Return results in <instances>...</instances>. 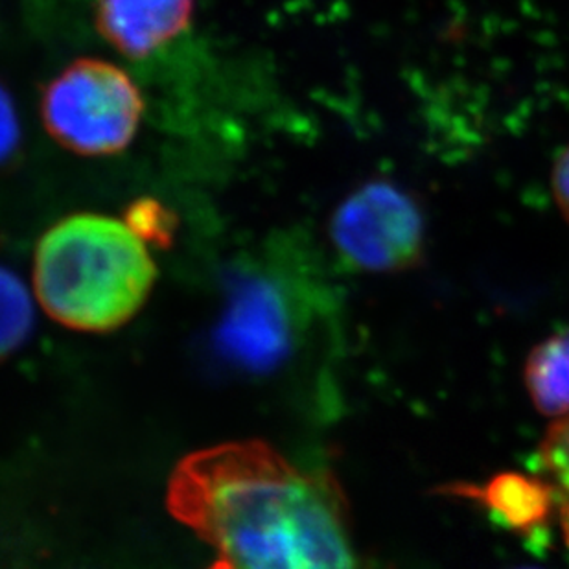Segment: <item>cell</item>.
<instances>
[{
    "label": "cell",
    "mask_w": 569,
    "mask_h": 569,
    "mask_svg": "<svg viewBox=\"0 0 569 569\" xmlns=\"http://www.w3.org/2000/svg\"><path fill=\"white\" fill-rule=\"evenodd\" d=\"M124 221L129 229L144 242L168 246L172 242L178 218L167 204L153 198L137 199L126 210Z\"/></svg>",
    "instance_id": "11"
},
{
    "label": "cell",
    "mask_w": 569,
    "mask_h": 569,
    "mask_svg": "<svg viewBox=\"0 0 569 569\" xmlns=\"http://www.w3.org/2000/svg\"><path fill=\"white\" fill-rule=\"evenodd\" d=\"M32 325V301L21 280L2 273V350L8 355L27 339Z\"/></svg>",
    "instance_id": "10"
},
{
    "label": "cell",
    "mask_w": 569,
    "mask_h": 569,
    "mask_svg": "<svg viewBox=\"0 0 569 569\" xmlns=\"http://www.w3.org/2000/svg\"><path fill=\"white\" fill-rule=\"evenodd\" d=\"M542 478L551 485L560 527L569 548V417L549 428L538 448Z\"/></svg>",
    "instance_id": "9"
},
{
    "label": "cell",
    "mask_w": 569,
    "mask_h": 569,
    "mask_svg": "<svg viewBox=\"0 0 569 569\" xmlns=\"http://www.w3.org/2000/svg\"><path fill=\"white\" fill-rule=\"evenodd\" d=\"M551 187H553L555 201L560 214L569 221V146L560 151V156L555 161Z\"/></svg>",
    "instance_id": "12"
},
{
    "label": "cell",
    "mask_w": 569,
    "mask_h": 569,
    "mask_svg": "<svg viewBox=\"0 0 569 569\" xmlns=\"http://www.w3.org/2000/svg\"><path fill=\"white\" fill-rule=\"evenodd\" d=\"M453 495L476 501L501 527L518 535H531L548 526L557 512L555 492L543 478L518 472L498 473L485 485H459Z\"/></svg>",
    "instance_id": "7"
},
{
    "label": "cell",
    "mask_w": 569,
    "mask_h": 569,
    "mask_svg": "<svg viewBox=\"0 0 569 569\" xmlns=\"http://www.w3.org/2000/svg\"><path fill=\"white\" fill-rule=\"evenodd\" d=\"M157 269L126 221L76 214L44 232L33 257V290L56 322L113 332L144 307Z\"/></svg>",
    "instance_id": "2"
},
{
    "label": "cell",
    "mask_w": 569,
    "mask_h": 569,
    "mask_svg": "<svg viewBox=\"0 0 569 569\" xmlns=\"http://www.w3.org/2000/svg\"><path fill=\"white\" fill-rule=\"evenodd\" d=\"M2 157H4V161H8L11 156V151L16 150L17 146V134H19V129H17L16 114L11 111L10 98L8 94H4V100H2Z\"/></svg>",
    "instance_id": "13"
},
{
    "label": "cell",
    "mask_w": 569,
    "mask_h": 569,
    "mask_svg": "<svg viewBox=\"0 0 569 569\" xmlns=\"http://www.w3.org/2000/svg\"><path fill=\"white\" fill-rule=\"evenodd\" d=\"M167 506L214 551L209 569H356L333 483L266 442H223L183 457Z\"/></svg>",
    "instance_id": "1"
},
{
    "label": "cell",
    "mask_w": 569,
    "mask_h": 569,
    "mask_svg": "<svg viewBox=\"0 0 569 569\" xmlns=\"http://www.w3.org/2000/svg\"><path fill=\"white\" fill-rule=\"evenodd\" d=\"M144 113L134 81L117 64L78 60L56 76L41 98V119L64 150L114 156L133 140Z\"/></svg>",
    "instance_id": "3"
},
{
    "label": "cell",
    "mask_w": 569,
    "mask_h": 569,
    "mask_svg": "<svg viewBox=\"0 0 569 569\" xmlns=\"http://www.w3.org/2000/svg\"><path fill=\"white\" fill-rule=\"evenodd\" d=\"M291 307L284 291L268 279L238 288L221 325V345L234 360L253 369L274 366L291 341Z\"/></svg>",
    "instance_id": "5"
},
{
    "label": "cell",
    "mask_w": 569,
    "mask_h": 569,
    "mask_svg": "<svg viewBox=\"0 0 569 569\" xmlns=\"http://www.w3.org/2000/svg\"><path fill=\"white\" fill-rule=\"evenodd\" d=\"M523 380L540 413L569 417V328L543 339L531 350Z\"/></svg>",
    "instance_id": "8"
},
{
    "label": "cell",
    "mask_w": 569,
    "mask_h": 569,
    "mask_svg": "<svg viewBox=\"0 0 569 569\" xmlns=\"http://www.w3.org/2000/svg\"><path fill=\"white\" fill-rule=\"evenodd\" d=\"M193 0H94L98 32L128 58H146L189 28Z\"/></svg>",
    "instance_id": "6"
},
{
    "label": "cell",
    "mask_w": 569,
    "mask_h": 569,
    "mask_svg": "<svg viewBox=\"0 0 569 569\" xmlns=\"http://www.w3.org/2000/svg\"><path fill=\"white\" fill-rule=\"evenodd\" d=\"M330 237L352 268L372 273L402 271L425 254V216L406 190L372 181L339 204Z\"/></svg>",
    "instance_id": "4"
}]
</instances>
